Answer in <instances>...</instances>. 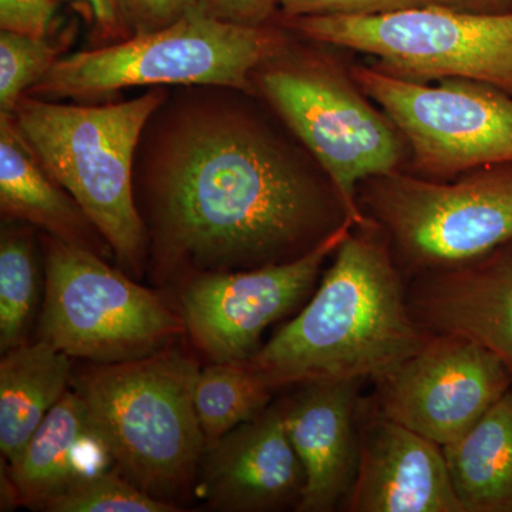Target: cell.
Returning a JSON list of instances; mask_svg holds the SVG:
<instances>
[{"label":"cell","mask_w":512,"mask_h":512,"mask_svg":"<svg viewBox=\"0 0 512 512\" xmlns=\"http://www.w3.org/2000/svg\"><path fill=\"white\" fill-rule=\"evenodd\" d=\"M57 49L46 37L0 33V109L13 114L22 93L35 86L57 62Z\"/></svg>","instance_id":"cell-24"},{"label":"cell","mask_w":512,"mask_h":512,"mask_svg":"<svg viewBox=\"0 0 512 512\" xmlns=\"http://www.w3.org/2000/svg\"><path fill=\"white\" fill-rule=\"evenodd\" d=\"M357 202L383 232L409 281L471 261L512 239V161L448 181L404 170L377 175L359 185Z\"/></svg>","instance_id":"cell-7"},{"label":"cell","mask_w":512,"mask_h":512,"mask_svg":"<svg viewBox=\"0 0 512 512\" xmlns=\"http://www.w3.org/2000/svg\"><path fill=\"white\" fill-rule=\"evenodd\" d=\"M289 46L272 26L225 22L201 6L154 32L57 60L33 93L94 97L147 84H217L249 90L251 74Z\"/></svg>","instance_id":"cell-6"},{"label":"cell","mask_w":512,"mask_h":512,"mask_svg":"<svg viewBox=\"0 0 512 512\" xmlns=\"http://www.w3.org/2000/svg\"><path fill=\"white\" fill-rule=\"evenodd\" d=\"M55 13V0H0V28L19 35L46 37Z\"/></svg>","instance_id":"cell-27"},{"label":"cell","mask_w":512,"mask_h":512,"mask_svg":"<svg viewBox=\"0 0 512 512\" xmlns=\"http://www.w3.org/2000/svg\"><path fill=\"white\" fill-rule=\"evenodd\" d=\"M360 383L302 384L281 403L286 433L305 473L298 512H332L348 498L359 464Z\"/></svg>","instance_id":"cell-16"},{"label":"cell","mask_w":512,"mask_h":512,"mask_svg":"<svg viewBox=\"0 0 512 512\" xmlns=\"http://www.w3.org/2000/svg\"><path fill=\"white\" fill-rule=\"evenodd\" d=\"M197 360L175 348L87 367L77 377L117 470L138 488L178 505L197 484L207 441L194 407Z\"/></svg>","instance_id":"cell-3"},{"label":"cell","mask_w":512,"mask_h":512,"mask_svg":"<svg viewBox=\"0 0 512 512\" xmlns=\"http://www.w3.org/2000/svg\"><path fill=\"white\" fill-rule=\"evenodd\" d=\"M200 6L214 18L238 25H266L279 8V0H200Z\"/></svg>","instance_id":"cell-28"},{"label":"cell","mask_w":512,"mask_h":512,"mask_svg":"<svg viewBox=\"0 0 512 512\" xmlns=\"http://www.w3.org/2000/svg\"><path fill=\"white\" fill-rule=\"evenodd\" d=\"M114 467L83 397L67 390L8 466V481L16 505L46 511L60 495Z\"/></svg>","instance_id":"cell-17"},{"label":"cell","mask_w":512,"mask_h":512,"mask_svg":"<svg viewBox=\"0 0 512 512\" xmlns=\"http://www.w3.org/2000/svg\"><path fill=\"white\" fill-rule=\"evenodd\" d=\"M177 505L144 493L116 467L60 495L46 512H175Z\"/></svg>","instance_id":"cell-23"},{"label":"cell","mask_w":512,"mask_h":512,"mask_svg":"<svg viewBox=\"0 0 512 512\" xmlns=\"http://www.w3.org/2000/svg\"><path fill=\"white\" fill-rule=\"evenodd\" d=\"M281 25L311 42L372 57L373 69L414 83L478 80L512 96V15L423 6L379 16H299Z\"/></svg>","instance_id":"cell-8"},{"label":"cell","mask_w":512,"mask_h":512,"mask_svg":"<svg viewBox=\"0 0 512 512\" xmlns=\"http://www.w3.org/2000/svg\"><path fill=\"white\" fill-rule=\"evenodd\" d=\"M93 10L94 18L104 29H114L119 26L120 15L116 0H83Z\"/></svg>","instance_id":"cell-30"},{"label":"cell","mask_w":512,"mask_h":512,"mask_svg":"<svg viewBox=\"0 0 512 512\" xmlns=\"http://www.w3.org/2000/svg\"><path fill=\"white\" fill-rule=\"evenodd\" d=\"M39 163L12 114L2 113L0 207L3 214L32 222L64 242L89 249L86 237L92 221Z\"/></svg>","instance_id":"cell-19"},{"label":"cell","mask_w":512,"mask_h":512,"mask_svg":"<svg viewBox=\"0 0 512 512\" xmlns=\"http://www.w3.org/2000/svg\"><path fill=\"white\" fill-rule=\"evenodd\" d=\"M120 20L134 33L163 29L200 6V0H116Z\"/></svg>","instance_id":"cell-26"},{"label":"cell","mask_w":512,"mask_h":512,"mask_svg":"<svg viewBox=\"0 0 512 512\" xmlns=\"http://www.w3.org/2000/svg\"><path fill=\"white\" fill-rule=\"evenodd\" d=\"M366 416L346 511L464 512L443 447L387 419L372 403Z\"/></svg>","instance_id":"cell-14"},{"label":"cell","mask_w":512,"mask_h":512,"mask_svg":"<svg viewBox=\"0 0 512 512\" xmlns=\"http://www.w3.org/2000/svg\"><path fill=\"white\" fill-rule=\"evenodd\" d=\"M406 296L430 335L473 340L512 375V239L463 264L413 276Z\"/></svg>","instance_id":"cell-15"},{"label":"cell","mask_w":512,"mask_h":512,"mask_svg":"<svg viewBox=\"0 0 512 512\" xmlns=\"http://www.w3.org/2000/svg\"><path fill=\"white\" fill-rule=\"evenodd\" d=\"M272 390L249 362H214L200 369L194 407L207 446L264 413Z\"/></svg>","instance_id":"cell-21"},{"label":"cell","mask_w":512,"mask_h":512,"mask_svg":"<svg viewBox=\"0 0 512 512\" xmlns=\"http://www.w3.org/2000/svg\"><path fill=\"white\" fill-rule=\"evenodd\" d=\"M352 72L406 138L407 173L448 181L512 161V96L500 87L458 77L407 82L370 64H352Z\"/></svg>","instance_id":"cell-10"},{"label":"cell","mask_w":512,"mask_h":512,"mask_svg":"<svg viewBox=\"0 0 512 512\" xmlns=\"http://www.w3.org/2000/svg\"><path fill=\"white\" fill-rule=\"evenodd\" d=\"M431 338L414 320L406 279L372 221L350 231L308 305L248 362L274 390L363 382L392 372Z\"/></svg>","instance_id":"cell-2"},{"label":"cell","mask_w":512,"mask_h":512,"mask_svg":"<svg viewBox=\"0 0 512 512\" xmlns=\"http://www.w3.org/2000/svg\"><path fill=\"white\" fill-rule=\"evenodd\" d=\"M158 194L164 255L195 275L293 261L350 221L328 175L237 124L185 138Z\"/></svg>","instance_id":"cell-1"},{"label":"cell","mask_w":512,"mask_h":512,"mask_svg":"<svg viewBox=\"0 0 512 512\" xmlns=\"http://www.w3.org/2000/svg\"><path fill=\"white\" fill-rule=\"evenodd\" d=\"M197 485L214 511L296 510L305 473L286 433L281 403L207 446Z\"/></svg>","instance_id":"cell-13"},{"label":"cell","mask_w":512,"mask_h":512,"mask_svg":"<svg viewBox=\"0 0 512 512\" xmlns=\"http://www.w3.org/2000/svg\"><path fill=\"white\" fill-rule=\"evenodd\" d=\"M184 332L183 316L156 293L90 249L53 239L39 339L70 357L111 365L170 348Z\"/></svg>","instance_id":"cell-9"},{"label":"cell","mask_w":512,"mask_h":512,"mask_svg":"<svg viewBox=\"0 0 512 512\" xmlns=\"http://www.w3.org/2000/svg\"><path fill=\"white\" fill-rule=\"evenodd\" d=\"M289 46L261 66L259 89L328 175L350 221L365 227L372 221L357 202L359 185L406 170L409 144L363 92L352 64L326 55H291Z\"/></svg>","instance_id":"cell-5"},{"label":"cell","mask_w":512,"mask_h":512,"mask_svg":"<svg viewBox=\"0 0 512 512\" xmlns=\"http://www.w3.org/2000/svg\"><path fill=\"white\" fill-rule=\"evenodd\" d=\"M423 6H448V0H279L282 18L379 16Z\"/></svg>","instance_id":"cell-25"},{"label":"cell","mask_w":512,"mask_h":512,"mask_svg":"<svg viewBox=\"0 0 512 512\" xmlns=\"http://www.w3.org/2000/svg\"><path fill=\"white\" fill-rule=\"evenodd\" d=\"M353 228L346 221L293 261L192 276L180 292L185 332L212 362H248L261 349L266 328L309 298L323 265Z\"/></svg>","instance_id":"cell-11"},{"label":"cell","mask_w":512,"mask_h":512,"mask_svg":"<svg viewBox=\"0 0 512 512\" xmlns=\"http://www.w3.org/2000/svg\"><path fill=\"white\" fill-rule=\"evenodd\" d=\"M443 451L464 512H512V386Z\"/></svg>","instance_id":"cell-20"},{"label":"cell","mask_w":512,"mask_h":512,"mask_svg":"<svg viewBox=\"0 0 512 512\" xmlns=\"http://www.w3.org/2000/svg\"><path fill=\"white\" fill-rule=\"evenodd\" d=\"M376 382L372 404L387 419L441 447L460 439L512 386L490 350L457 335H436Z\"/></svg>","instance_id":"cell-12"},{"label":"cell","mask_w":512,"mask_h":512,"mask_svg":"<svg viewBox=\"0 0 512 512\" xmlns=\"http://www.w3.org/2000/svg\"><path fill=\"white\" fill-rule=\"evenodd\" d=\"M69 355L39 339L3 353L0 360V451L8 466L66 394Z\"/></svg>","instance_id":"cell-18"},{"label":"cell","mask_w":512,"mask_h":512,"mask_svg":"<svg viewBox=\"0 0 512 512\" xmlns=\"http://www.w3.org/2000/svg\"><path fill=\"white\" fill-rule=\"evenodd\" d=\"M161 100L163 94L151 92L126 103L77 107L23 97L15 110L40 164L134 274H140L146 234L131 190V161Z\"/></svg>","instance_id":"cell-4"},{"label":"cell","mask_w":512,"mask_h":512,"mask_svg":"<svg viewBox=\"0 0 512 512\" xmlns=\"http://www.w3.org/2000/svg\"><path fill=\"white\" fill-rule=\"evenodd\" d=\"M37 306V274L26 235L3 232L0 242V350L28 343Z\"/></svg>","instance_id":"cell-22"},{"label":"cell","mask_w":512,"mask_h":512,"mask_svg":"<svg viewBox=\"0 0 512 512\" xmlns=\"http://www.w3.org/2000/svg\"><path fill=\"white\" fill-rule=\"evenodd\" d=\"M448 8L476 15H512V0H448Z\"/></svg>","instance_id":"cell-29"}]
</instances>
